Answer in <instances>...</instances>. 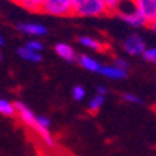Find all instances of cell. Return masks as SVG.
Segmentation results:
<instances>
[{"label":"cell","instance_id":"cell-8","mask_svg":"<svg viewBox=\"0 0 156 156\" xmlns=\"http://www.w3.org/2000/svg\"><path fill=\"white\" fill-rule=\"evenodd\" d=\"M54 49H55V52H56V55H58L61 59H63V61L70 62V63L77 61V56H79V55L76 54V51L73 49V47L69 45V44L58 42L55 45Z\"/></svg>","mask_w":156,"mask_h":156},{"label":"cell","instance_id":"cell-14","mask_svg":"<svg viewBox=\"0 0 156 156\" xmlns=\"http://www.w3.org/2000/svg\"><path fill=\"white\" fill-rule=\"evenodd\" d=\"M42 2L44 0H21L20 6H23L28 11H40Z\"/></svg>","mask_w":156,"mask_h":156},{"label":"cell","instance_id":"cell-21","mask_svg":"<svg viewBox=\"0 0 156 156\" xmlns=\"http://www.w3.org/2000/svg\"><path fill=\"white\" fill-rule=\"evenodd\" d=\"M113 65L117 66V68H120V69L128 70V68H129V62H128L127 59H124V58H115Z\"/></svg>","mask_w":156,"mask_h":156},{"label":"cell","instance_id":"cell-19","mask_svg":"<svg viewBox=\"0 0 156 156\" xmlns=\"http://www.w3.org/2000/svg\"><path fill=\"white\" fill-rule=\"evenodd\" d=\"M122 98H124V101L131 103V104H142L141 97H138L136 94H132V93H124Z\"/></svg>","mask_w":156,"mask_h":156},{"label":"cell","instance_id":"cell-6","mask_svg":"<svg viewBox=\"0 0 156 156\" xmlns=\"http://www.w3.org/2000/svg\"><path fill=\"white\" fill-rule=\"evenodd\" d=\"M14 105H16V114H17L18 118L21 120V122L26 124L27 127H30L31 129H34V127H35V124H37L35 113L23 101H16Z\"/></svg>","mask_w":156,"mask_h":156},{"label":"cell","instance_id":"cell-4","mask_svg":"<svg viewBox=\"0 0 156 156\" xmlns=\"http://www.w3.org/2000/svg\"><path fill=\"white\" fill-rule=\"evenodd\" d=\"M132 4L146 18L148 24L156 20V0H132Z\"/></svg>","mask_w":156,"mask_h":156},{"label":"cell","instance_id":"cell-17","mask_svg":"<svg viewBox=\"0 0 156 156\" xmlns=\"http://www.w3.org/2000/svg\"><path fill=\"white\" fill-rule=\"evenodd\" d=\"M141 56L149 63H156V48H146Z\"/></svg>","mask_w":156,"mask_h":156},{"label":"cell","instance_id":"cell-26","mask_svg":"<svg viewBox=\"0 0 156 156\" xmlns=\"http://www.w3.org/2000/svg\"><path fill=\"white\" fill-rule=\"evenodd\" d=\"M10 2H13V3H17V4L21 3V0H10Z\"/></svg>","mask_w":156,"mask_h":156},{"label":"cell","instance_id":"cell-1","mask_svg":"<svg viewBox=\"0 0 156 156\" xmlns=\"http://www.w3.org/2000/svg\"><path fill=\"white\" fill-rule=\"evenodd\" d=\"M105 14H108V10L103 0H82L73 9V16L79 17H101Z\"/></svg>","mask_w":156,"mask_h":156},{"label":"cell","instance_id":"cell-12","mask_svg":"<svg viewBox=\"0 0 156 156\" xmlns=\"http://www.w3.org/2000/svg\"><path fill=\"white\" fill-rule=\"evenodd\" d=\"M80 45H83V47L89 48V49H93V51H101L103 49V45L100 41L94 40V38H91V37H87V35H82L77 38Z\"/></svg>","mask_w":156,"mask_h":156},{"label":"cell","instance_id":"cell-11","mask_svg":"<svg viewBox=\"0 0 156 156\" xmlns=\"http://www.w3.org/2000/svg\"><path fill=\"white\" fill-rule=\"evenodd\" d=\"M17 55L21 59H24V61L33 62V63H40V62L42 61V55H41L40 52L33 51V49L27 48L26 45H23V47L17 48Z\"/></svg>","mask_w":156,"mask_h":156},{"label":"cell","instance_id":"cell-22","mask_svg":"<svg viewBox=\"0 0 156 156\" xmlns=\"http://www.w3.org/2000/svg\"><path fill=\"white\" fill-rule=\"evenodd\" d=\"M37 122L40 124L41 127H45V128H49V127H51V120H49L48 117L37 115Z\"/></svg>","mask_w":156,"mask_h":156},{"label":"cell","instance_id":"cell-27","mask_svg":"<svg viewBox=\"0 0 156 156\" xmlns=\"http://www.w3.org/2000/svg\"><path fill=\"white\" fill-rule=\"evenodd\" d=\"M48 156H58V155H48Z\"/></svg>","mask_w":156,"mask_h":156},{"label":"cell","instance_id":"cell-10","mask_svg":"<svg viewBox=\"0 0 156 156\" xmlns=\"http://www.w3.org/2000/svg\"><path fill=\"white\" fill-rule=\"evenodd\" d=\"M76 62L83 69L89 70V72H96V73L100 72V69H101V66H103V65H100V62L96 61L91 56H89V55H79Z\"/></svg>","mask_w":156,"mask_h":156},{"label":"cell","instance_id":"cell-18","mask_svg":"<svg viewBox=\"0 0 156 156\" xmlns=\"http://www.w3.org/2000/svg\"><path fill=\"white\" fill-rule=\"evenodd\" d=\"M72 97L76 100V101H82L84 97H86V90L84 87L82 86H75L72 90Z\"/></svg>","mask_w":156,"mask_h":156},{"label":"cell","instance_id":"cell-2","mask_svg":"<svg viewBox=\"0 0 156 156\" xmlns=\"http://www.w3.org/2000/svg\"><path fill=\"white\" fill-rule=\"evenodd\" d=\"M40 11L55 17L73 16L72 0H44Z\"/></svg>","mask_w":156,"mask_h":156},{"label":"cell","instance_id":"cell-5","mask_svg":"<svg viewBox=\"0 0 156 156\" xmlns=\"http://www.w3.org/2000/svg\"><path fill=\"white\" fill-rule=\"evenodd\" d=\"M117 16L122 20L124 23H127L128 26L131 27H135V28H138V27H145L148 26V21H146V18L139 13L136 9L134 7V10L131 11H122V10H118L117 11Z\"/></svg>","mask_w":156,"mask_h":156},{"label":"cell","instance_id":"cell-15","mask_svg":"<svg viewBox=\"0 0 156 156\" xmlns=\"http://www.w3.org/2000/svg\"><path fill=\"white\" fill-rule=\"evenodd\" d=\"M103 104H104V96L97 93V94L90 100V103H89V110H90V111H98V110L101 108Z\"/></svg>","mask_w":156,"mask_h":156},{"label":"cell","instance_id":"cell-3","mask_svg":"<svg viewBox=\"0 0 156 156\" xmlns=\"http://www.w3.org/2000/svg\"><path fill=\"white\" fill-rule=\"evenodd\" d=\"M122 47L127 54L132 55V56H141L142 52L146 49V42L138 34H129L122 41Z\"/></svg>","mask_w":156,"mask_h":156},{"label":"cell","instance_id":"cell-16","mask_svg":"<svg viewBox=\"0 0 156 156\" xmlns=\"http://www.w3.org/2000/svg\"><path fill=\"white\" fill-rule=\"evenodd\" d=\"M105 4V7L108 10V13H114V11H118L120 7L122 6L124 0H103Z\"/></svg>","mask_w":156,"mask_h":156},{"label":"cell","instance_id":"cell-28","mask_svg":"<svg viewBox=\"0 0 156 156\" xmlns=\"http://www.w3.org/2000/svg\"><path fill=\"white\" fill-rule=\"evenodd\" d=\"M0 61H2V54H0Z\"/></svg>","mask_w":156,"mask_h":156},{"label":"cell","instance_id":"cell-20","mask_svg":"<svg viewBox=\"0 0 156 156\" xmlns=\"http://www.w3.org/2000/svg\"><path fill=\"white\" fill-rule=\"evenodd\" d=\"M26 47L30 48V49H33V51H35V52H41L44 45H42V42H40L38 40H31L26 44Z\"/></svg>","mask_w":156,"mask_h":156},{"label":"cell","instance_id":"cell-9","mask_svg":"<svg viewBox=\"0 0 156 156\" xmlns=\"http://www.w3.org/2000/svg\"><path fill=\"white\" fill-rule=\"evenodd\" d=\"M103 76L108 77V79H115V80H121V79H127L128 76V70L125 69H120L114 65H108V66H101L100 72Z\"/></svg>","mask_w":156,"mask_h":156},{"label":"cell","instance_id":"cell-23","mask_svg":"<svg viewBox=\"0 0 156 156\" xmlns=\"http://www.w3.org/2000/svg\"><path fill=\"white\" fill-rule=\"evenodd\" d=\"M97 93H98V94H103V96H104L105 93H107V90H105L104 86H98L97 87Z\"/></svg>","mask_w":156,"mask_h":156},{"label":"cell","instance_id":"cell-7","mask_svg":"<svg viewBox=\"0 0 156 156\" xmlns=\"http://www.w3.org/2000/svg\"><path fill=\"white\" fill-rule=\"evenodd\" d=\"M16 30L24 35L33 37H44L48 33V28L40 23H18L16 24Z\"/></svg>","mask_w":156,"mask_h":156},{"label":"cell","instance_id":"cell-13","mask_svg":"<svg viewBox=\"0 0 156 156\" xmlns=\"http://www.w3.org/2000/svg\"><path fill=\"white\" fill-rule=\"evenodd\" d=\"M0 114L6 117H14L16 115V105L14 103H10L6 98L0 97Z\"/></svg>","mask_w":156,"mask_h":156},{"label":"cell","instance_id":"cell-25","mask_svg":"<svg viewBox=\"0 0 156 156\" xmlns=\"http://www.w3.org/2000/svg\"><path fill=\"white\" fill-rule=\"evenodd\" d=\"M0 45H2V47L4 45V38H3V35H2V34H0Z\"/></svg>","mask_w":156,"mask_h":156},{"label":"cell","instance_id":"cell-24","mask_svg":"<svg viewBox=\"0 0 156 156\" xmlns=\"http://www.w3.org/2000/svg\"><path fill=\"white\" fill-rule=\"evenodd\" d=\"M149 27H151V28L153 30V33L156 34V20L155 21H152V23H149Z\"/></svg>","mask_w":156,"mask_h":156}]
</instances>
